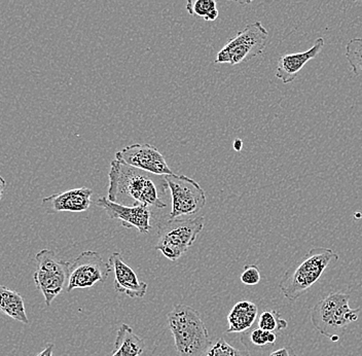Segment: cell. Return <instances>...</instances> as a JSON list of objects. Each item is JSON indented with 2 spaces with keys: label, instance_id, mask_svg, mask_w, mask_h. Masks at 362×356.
<instances>
[{
  "label": "cell",
  "instance_id": "obj_1",
  "mask_svg": "<svg viewBox=\"0 0 362 356\" xmlns=\"http://www.w3.org/2000/svg\"><path fill=\"white\" fill-rule=\"evenodd\" d=\"M107 198L124 205H144L158 209L166 208L163 200L169 189L165 176L137 169L117 159L110 162Z\"/></svg>",
  "mask_w": 362,
  "mask_h": 356
},
{
  "label": "cell",
  "instance_id": "obj_2",
  "mask_svg": "<svg viewBox=\"0 0 362 356\" xmlns=\"http://www.w3.org/2000/svg\"><path fill=\"white\" fill-rule=\"evenodd\" d=\"M167 319L180 356H201L211 343L202 316L194 308L178 304L168 313Z\"/></svg>",
  "mask_w": 362,
  "mask_h": 356
},
{
  "label": "cell",
  "instance_id": "obj_3",
  "mask_svg": "<svg viewBox=\"0 0 362 356\" xmlns=\"http://www.w3.org/2000/svg\"><path fill=\"white\" fill-rule=\"evenodd\" d=\"M338 253L325 247H317L308 251L298 265L286 270L280 281L283 296L296 302L305 294L321 278L328 265L339 260Z\"/></svg>",
  "mask_w": 362,
  "mask_h": 356
},
{
  "label": "cell",
  "instance_id": "obj_4",
  "mask_svg": "<svg viewBox=\"0 0 362 356\" xmlns=\"http://www.w3.org/2000/svg\"><path fill=\"white\" fill-rule=\"evenodd\" d=\"M349 301L350 294L344 292H334L321 299L311 310V321L316 332L330 339L358 321L361 308L352 309Z\"/></svg>",
  "mask_w": 362,
  "mask_h": 356
},
{
  "label": "cell",
  "instance_id": "obj_5",
  "mask_svg": "<svg viewBox=\"0 0 362 356\" xmlns=\"http://www.w3.org/2000/svg\"><path fill=\"white\" fill-rule=\"evenodd\" d=\"M203 229V217H181L158 224L156 249L175 262L194 245Z\"/></svg>",
  "mask_w": 362,
  "mask_h": 356
},
{
  "label": "cell",
  "instance_id": "obj_6",
  "mask_svg": "<svg viewBox=\"0 0 362 356\" xmlns=\"http://www.w3.org/2000/svg\"><path fill=\"white\" fill-rule=\"evenodd\" d=\"M268 40V30L262 26V22L249 24L226 42L217 54L215 63L238 65L247 62L264 53Z\"/></svg>",
  "mask_w": 362,
  "mask_h": 356
},
{
  "label": "cell",
  "instance_id": "obj_7",
  "mask_svg": "<svg viewBox=\"0 0 362 356\" xmlns=\"http://www.w3.org/2000/svg\"><path fill=\"white\" fill-rule=\"evenodd\" d=\"M35 260L34 283L44 296L45 305L49 307L57 297L67 289L71 264L59 258L49 249H42L36 253Z\"/></svg>",
  "mask_w": 362,
  "mask_h": 356
},
{
  "label": "cell",
  "instance_id": "obj_8",
  "mask_svg": "<svg viewBox=\"0 0 362 356\" xmlns=\"http://www.w3.org/2000/svg\"><path fill=\"white\" fill-rule=\"evenodd\" d=\"M171 193V212L169 219L192 217L206 205L205 190L194 179L185 176H165Z\"/></svg>",
  "mask_w": 362,
  "mask_h": 356
},
{
  "label": "cell",
  "instance_id": "obj_9",
  "mask_svg": "<svg viewBox=\"0 0 362 356\" xmlns=\"http://www.w3.org/2000/svg\"><path fill=\"white\" fill-rule=\"evenodd\" d=\"M112 272L110 263L104 262L97 251H83L70 265L67 292L78 289H90L104 283Z\"/></svg>",
  "mask_w": 362,
  "mask_h": 356
},
{
  "label": "cell",
  "instance_id": "obj_10",
  "mask_svg": "<svg viewBox=\"0 0 362 356\" xmlns=\"http://www.w3.org/2000/svg\"><path fill=\"white\" fill-rule=\"evenodd\" d=\"M115 159L129 166L144 170L149 173L158 176L173 174L164 156L158 151L157 147L151 144L128 145L115 154Z\"/></svg>",
  "mask_w": 362,
  "mask_h": 356
},
{
  "label": "cell",
  "instance_id": "obj_11",
  "mask_svg": "<svg viewBox=\"0 0 362 356\" xmlns=\"http://www.w3.org/2000/svg\"><path fill=\"white\" fill-rule=\"evenodd\" d=\"M110 219L122 223L124 228L137 229L140 234H148L151 229V212L144 205H124L110 201L107 197H101L96 202Z\"/></svg>",
  "mask_w": 362,
  "mask_h": 356
},
{
  "label": "cell",
  "instance_id": "obj_12",
  "mask_svg": "<svg viewBox=\"0 0 362 356\" xmlns=\"http://www.w3.org/2000/svg\"><path fill=\"white\" fill-rule=\"evenodd\" d=\"M93 190L88 188H78L51 195L42 199V207L47 213L83 212L92 205Z\"/></svg>",
  "mask_w": 362,
  "mask_h": 356
},
{
  "label": "cell",
  "instance_id": "obj_13",
  "mask_svg": "<svg viewBox=\"0 0 362 356\" xmlns=\"http://www.w3.org/2000/svg\"><path fill=\"white\" fill-rule=\"evenodd\" d=\"M108 263L115 276V289L119 294H124L131 299H141L146 296V283L138 279L134 270L124 263L121 253H113Z\"/></svg>",
  "mask_w": 362,
  "mask_h": 356
},
{
  "label": "cell",
  "instance_id": "obj_14",
  "mask_svg": "<svg viewBox=\"0 0 362 356\" xmlns=\"http://www.w3.org/2000/svg\"><path fill=\"white\" fill-rule=\"evenodd\" d=\"M325 47V40L317 38L314 45L308 51L296 54H285L280 57L276 68V78L279 79L283 84L293 83L298 72L309 61L315 59Z\"/></svg>",
  "mask_w": 362,
  "mask_h": 356
},
{
  "label": "cell",
  "instance_id": "obj_15",
  "mask_svg": "<svg viewBox=\"0 0 362 356\" xmlns=\"http://www.w3.org/2000/svg\"><path fill=\"white\" fill-rule=\"evenodd\" d=\"M259 315V308L250 301L235 304L228 315V334H242L250 330Z\"/></svg>",
  "mask_w": 362,
  "mask_h": 356
},
{
  "label": "cell",
  "instance_id": "obj_16",
  "mask_svg": "<svg viewBox=\"0 0 362 356\" xmlns=\"http://www.w3.org/2000/svg\"><path fill=\"white\" fill-rule=\"evenodd\" d=\"M146 344L144 340L135 334L128 324L119 326L115 342V351L112 356H140L144 353Z\"/></svg>",
  "mask_w": 362,
  "mask_h": 356
},
{
  "label": "cell",
  "instance_id": "obj_17",
  "mask_svg": "<svg viewBox=\"0 0 362 356\" xmlns=\"http://www.w3.org/2000/svg\"><path fill=\"white\" fill-rule=\"evenodd\" d=\"M0 313L24 324H29L24 299L19 292L0 285Z\"/></svg>",
  "mask_w": 362,
  "mask_h": 356
},
{
  "label": "cell",
  "instance_id": "obj_18",
  "mask_svg": "<svg viewBox=\"0 0 362 356\" xmlns=\"http://www.w3.org/2000/svg\"><path fill=\"white\" fill-rule=\"evenodd\" d=\"M185 8L192 17L202 18L206 22H214L219 16L217 0H187Z\"/></svg>",
  "mask_w": 362,
  "mask_h": 356
},
{
  "label": "cell",
  "instance_id": "obj_19",
  "mask_svg": "<svg viewBox=\"0 0 362 356\" xmlns=\"http://www.w3.org/2000/svg\"><path fill=\"white\" fill-rule=\"evenodd\" d=\"M201 356H251L248 349H238L221 338L211 342Z\"/></svg>",
  "mask_w": 362,
  "mask_h": 356
},
{
  "label": "cell",
  "instance_id": "obj_20",
  "mask_svg": "<svg viewBox=\"0 0 362 356\" xmlns=\"http://www.w3.org/2000/svg\"><path fill=\"white\" fill-rule=\"evenodd\" d=\"M346 58L355 76H362V38H352L346 45Z\"/></svg>",
  "mask_w": 362,
  "mask_h": 356
},
{
  "label": "cell",
  "instance_id": "obj_21",
  "mask_svg": "<svg viewBox=\"0 0 362 356\" xmlns=\"http://www.w3.org/2000/svg\"><path fill=\"white\" fill-rule=\"evenodd\" d=\"M288 326L287 321L282 318L279 312L276 310H266L260 314L259 318V328L268 332H279L285 330Z\"/></svg>",
  "mask_w": 362,
  "mask_h": 356
},
{
  "label": "cell",
  "instance_id": "obj_22",
  "mask_svg": "<svg viewBox=\"0 0 362 356\" xmlns=\"http://www.w3.org/2000/svg\"><path fill=\"white\" fill-rule=\"evenodd\" d=\"M276 340H277V335L275 333L268 332L259 328H255L250 333V341L255 346L275 345Z\"/></svg>",
  "mask_w": 362,
  "mask_h": 356
},
{
  "label": "cell",
  "instance_id": "obj_23",
  "mask_svg": "<svg viewBox=\"0 0 362 356\" xmlns=\"http://www.w3.org/2000/svg\"><path fill=\"white\" fill-rule=\"evenodd\" d=\"M241 282L248 287L257 285L260 282V272L257 265H246L241 274Z\"/></svg>",
  "mask_w": 362,
  "mask_h": 356
},
{
  "label": "cell",
  "instance_id": "obj_24",
  "mask_svg": "<svg viewBox=\"0 0 362 356\" xmlns=\"http://www.w3.org/2000/svg\"><path fill=\"white\" fill-rule=\"evenodd\" d=\"M269 356H298L294 352L293 349L289 346L283 347V348L278 349V350L273 351Z\"/></svg>",
  "mask_w": 362,
  "mask_h": 356
},
{
  "label": "cell",
  "instance_id": "obj_25",
  "mask_svg": "<svg viewBox=\"0 0 362 356\" xmlns=\"http://www.w3.org/2000/svg\"><path fill=\"white\" fill-rule=\"evenodd\" d=\"M54 348H55V345L53 343H49L45 347L44 350L34 356H53Z\"/></svg>",
  "mask_w": 362,
  "mask_h": 356
},
{
  "label": "cell",
  "instance_id": "obj_26",
  "mask_svg": "<svg viewBox=\"0 0 362 356\" xmlns=\"http://www.w3.org/2000/svg\"><path fill=\"white\" fill-rule=\"evenodd\" d=\"M6 179L0 176V203H1L2 196H4V190H6Z\"/></svg>",
  "mask_w": 362,
  "mask_h": 356
},
{
  "label": "cell",
  "instance_id": "obj_27",
  "mask_svg": "<svg viewBox=\"0 0 362 356\" xmlns=\"http://www.w3.org/2000/svg\"><path fill=\"white\" fill-rule=\"evenodd\" d=\"M233 147H234L235 151H240L243 147V142H242L241 139H236L233 144Z\"/></svg>",
  "mask_w": 362,
  "mask_h": 356
},
{
  "label": "cell",
  "instance_id": "obj_28",
  "mask_svg": "<svg viewBox=\"0 0 362 356\" xmlns=\"http://www.w3.org/2000/svg\"><path fill=\"white\" fill-rule=\"evenodd\" d=\"M230 1H236L239 4H242V6H247V4H251L253 0H230Z\"/></svg>",
  "mask_w": 362,
  "mask_h": 356
},
{
  "label": "cell",
  "instance_id": "obj_29",
  "mask_svg": "<svg viewBox=\"0 0 362 356\" xmlns=\"http://www.w3.org/2000/svg\"><path fill=\"white\" fill-rule=\"evenodd\" d=\"M362 1V0H346L347 4H356V2Z\"/></svg>",
  "mask_w": 362,
  "mask_h": 356
}]
</instances>
